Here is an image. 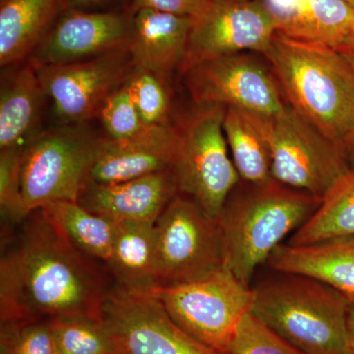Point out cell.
<instances>
[{
	"label": "cell",
	"mask_w": 354,
	"mask_h": 354,
	"mask_svg": "<svg viewBox=\"0 0 354 354\" xmlns=\"http://www.w3.org/2000/svg\"><path fill=\"white\" fill-rule=\"evenodd\" d=\"M0 261V320H101L108 292L95 260L81 252L44 209L22 221Z\"/></svg>",
	"instance_id": "6da1fadb"
},
{
	"label": "cell",
	"mask_w": 354,
	"mask_h": 354,
	"mask_svg": "<svg viewBox=\"0 0 354 354\" xmlns=\"http://www.w3.org/2000/svg\"><path fill=\"white\" fill-rule=\"evenodd\" d=\"M264 57L291 108L342 149L354 123L353 65L335 48L277 32Z\"/></svg>",
	"instance_id": "7a4b0ae2"
},
{
	"label": "cell",
	"mask_w": 354,
	"mask_h": 354,
	"mask_svg": "<svg viewBox=\"0 0 354 354\" xmlns=\"http://www.w3.org/2000/svg\"><path fill=\"white\" fill-rule=\"evenodd\" d=\"M243 183L232 191L216 221L225 267L250 286L256 269L313 216L322 199L274 179Z\"/></svg>",
	"instance_id": "3957f363"
},
{
	"label": "cell",
	"mask_w": 354,
	"mask_h": 354,
	"mask_svg": "<svg viewBox=\"0 0 354 354\" xmlns=\"http://www.w3.org/2000/svg\"><path fill=\"white\" fill-rule=\"evenodd\" d=\"M252 290L251 311L301 353L353 354L348 295L319 279L285 272Z\"/></svg>",
	"instance_id": "277c9868"
},
{
	"label": "cell",
	"mask_w": 354,
	"mask_h": 354,
	"mask_svg": "<svg viewBox=\"0 0 354 354\" xmlns=\"http://www.w3.org/2000/svg\"><path fill=\"white\" fill-rule=\"evenodd\" d=\"M225 109L221 104L197 106L176 127L178 141L171 171L177 190L213 218L241 181L223 132Z\"/></svg>",
	"instance_id": "5b68a950"
},
{
	"label": "cell",
	"mask_w": 354,
	"mask_h": 354,
	"mask_svg": "<svg viewBox=\"0 0 354 354\" xmlns=\"http://www.w3.org/2000/svg\"><path fill=\"white\" fill-rule=\"evenodd\" d=\"M253 114L269 145L272 176L278 183L323 199L351 171L342 147L290 104L272 115Z\"/></svg>",
	"instance_id": "8992f818"
},
{
	"label": "cell",
	"mask_w": 354,
	"mask_h": 354,
	"mask_svg": "<svg viewBox=\"0 0 354 354\" xmlns=\"http://www.w3.org/2000/svg\"><path fill=\"white\" fill-rule=\"evenodd\" d=\"M83 125L39 132L26 145L22 194L27 216L50 203L78 201L90 181L101 139Z\"/></svg>",
	"instance_id": "52a82bcc"
},
{
	"label": "cell",
	"mask_w": 354,
	"mask_h": 354,
	"mask_svg": "<svg viewBox=\"0 0 354 354\" xmlns=\"http://www.w3.org/2000/svg\"><path fill=\"white\" fill-rule=\"evenodd\" d=\"M157 288L192 283L225 267L216 218L177 194L155 223Z\"/></svg>",
	"instance_id": "ba28073f"
},
{
	"label": "cell",
	"mask_w": 354,
	"mask_h": 354,
	"mask_svg": "<svg viewBox=\"0 0 354 354\" xmlns=\"http://www.w3.org/2000/svg\"><path fill=\"white\" fill-rule=\"evenodd\" d=\"M153 293L191 337L225 354L253 302L250 286L225 266L199 281L158 288Z\"/></svg>",
	"instance_id": "9c48e42d"
},
{
	"label": "cell",
	"mask_w": 354,
	"mask_h": 354,
	"mask_svg": "<svg viewBox=\"0 0 354 354\" xmlns=\"http://www.w3.org/2000/svg\"><path fill=\"white\" fill-rule=\"evenodd\" d=\"M101 321L116 354H225L191 337L153 293L109 288Z\"/></svg>",
	"instance_id": "30bf717a"
},
{
	"label": "cell",
	"mask_w": 354,
	"mask_h": 354,
	"mask_svg": "<svg viewBox=\"0 0 354 354\" xmlns=\"http://www.w3.org/2000/svg\"><path fill=\"white\" fill-rule=\"evenodd\" d=\"M183 74L196 106L221 104L272 115L288 104L271 66L248 53L205 60Z\"/></svg>",
	"instance_id": "8fae6325"
},
{
	"label": "cell",
	"mask_w": 354,
	"mask_h": 354,
	"mask_svg": "<svg viewBox=\"0 0 354 354\" xmlns=\"http://www.w3.org/2000/svg\"><path fill=\"white\" fill-rule=\"evenodd\" d=\"M276 26L264 0H208L192 18L181 72L193 65L241 53L264 55Z\"/></svg>",
	"instance_id": "7c38bea8"
},
{
	"label": "cell",
	"mask_w": 354,
	"mask_h": 354,
	"mask_svg": "<svg viewBox=\"0 0 354 354\" xmlns=\"http://www.w3.org/2000/svg\"><path fill=\"white\" fill-rule=\"evenodd\" d=\"M34 67L60 122L82 125L99 114L135 66L127 48L70 64Z\"/></svg>",
	"instance_id": "4fadbf2b"
},
{
	"label": "cell",
	"mask_w": 354,
	"mask_h": 354,
	"mask_svg": "<svg viewBox=\"0 0 354 354\" xmlns=\"http://www.w3.org/2000/svg\"><path fill=\"white\" fill-rule=\"evenodd\" d=\"M129 11L67 8L51 26L28 62L34 66L70 64L127 50L131 38Z\"/></svg>",
	"instance_id": "5bb4252c"
},
{
	"label": "cell",
	"mask_w": 354,
	"mask_h": 354,
	"mask_svg": "<svg viewBox=\"0 0 354 354\" xmlns=\"http://www.w3.org/2000/svg\"><path fill=\"white\" fill-rule=\"evenodd\" d=\"M177 131L167 124L146 125L127 139H100L90 181L118 183L169 171L176 158Z\"/></svg>",
	"instance_id": "9a60e30c"
},
{
	"label": "cell",
	"mask_w": 354,
	"mask_h": 354,
	"mask_svg": "<svg viewBox=\"0 0 354 354\" xmlns=\"http://www.w3.org/2000/svg\"><path fill=\"white\" fill-rule=\"evenodd\" d=\"M177 194L169 169L123 183L88 181L77 202L114 223H156Z\"/></svg>",
	"instance_id": "2e32d148"
},
{
	"label": "cell",
	"mask_w": 354,
	"mask_h": 354,
	"mask_svg": "<svg viewBox=\"0 0 354 354\" xmlns=\"http://www.w3.org/2000/svg\"><path fill=\"white\" fill-rule=\"evenodd\" d=\"M132 15L128 50L134 66L167 80L183 64L192 17L152 9H141Z\"/></svg>",
	"instance_id": "e0dca14e"
},
{
	"label": "cell",
	"mask_w": 354,
	"mask_h": 354,
	"mask_svg": "<svg viewBox=\"0 0 354 354\" xmlns=\"http://www.w3.org/2000/svg\"><path fill=\"white\" fill-rule=\"evenodd\" d=\"M276 32L297 41L337 48L354 25V7L344 0H264Z\"/></svg>",
	"instance_id": "ac0fdd59"
},
{
	"label": "cell",
	"mask_w": 354,
	"mask_h": 354,
	"mask_svg": "<svg viewBox=\"0 0 354 354\" xmlns=\"http://www.w3.org/2000/svg\"><path fill=\"white\" fill-rule=\"evenodd\" d=\"M48 97L31 62L2 75L0 88V150L26 147L39 134Z\"/></svg>",
	"instance_id": "d6986e66"
},
{
	"label": "cell",
	"mask_w": 354,
	"mask_h": 354,
	"mask_svg": "<svg viewBox=\"0 0 354 354\" xmlns=\"http://www.w3.org/2000/svg\"><path fill=\"white\" fill-rule=\"evenodd\" d=\"M68 8V0H1L0 65L29 59L39 41Z\"/></svg>",
	"instance_id": "ffe728a7"
},
{
	"label": "cell",
	"mask_w": 354,
	"mask_h": 354,
	"mask_svg": "<svg viewBox=\"0 0 354 354\" xmlns=\"http://www.w3.org/2000/svg\"><path fill=\"white\" fill-rule=\"evenodd\" d=\"M268 262L276 272L311 277L354 297V239L306 246L281 244Z\"/></svg>",
	"instance_id": "44dd1931"
},
{
	"label": "cell",
	"mask_w": 354,
	"mask_h": 354,
	"mask_svg": "<svg viewBox=\"0 0 354 354\" xmlns=\"http://www.w3.org/2000/svg\"><path fill=\"white\" fill-rule=\"evenodd\" d=\"M155 223H116L106 266L116 286L136 293H153L157 288Z\"/></svg>",
	"instance_id": "7402d4cb"
},
{
	"label": "cell",
	"mask_w": 354,
	"mask_h": 354,
	"mask_svg": "<svg viewBox=\"0 0 354 354\" xmlns=\"http://www.w3.org/2000/svg\"><path fill=\"white\" fill-rule=\"evenodd\" d=\"M223 127L241 180L252 184L274 180L269 145L254 114L230 106L225 109Z\"/></svg>",
	"instance_id": "603a6c76"
},
{
	"label": "cell",
	"mask_w": 354,
	"mask_h": 354,
	"mask_svg": "<svg viewBox=\"0 0 354 354\" xmlns=\"http://www.w3.org/2000/svg\"><path fill=\"white\" fill-rule=\"evenodd\" d=\"M337 239H354L353 169L335 183L313 216L291 235L288 244L313 245Z\"/></svg>",
	"instance_id": "cb8c5ba5"
},
{
	"label": "cell",
	"mask_w": 354,
	"mask_h": 354,
	"mask_svg": "<svg viewBox=\"0 0 354 354\" xmlns=\"http://www.w3.org/2000/svg\"><path fill=\"white\" fill-rule=\"evenodd\" d=\"M41 209L81 252L91 259L108 264L113 251L116 223L88 211L78 202L50 203Z\"/></svg>",
	"instance_id": "d4e9b609"
},
{
	"label": "cell",
	"mask_w": 354,
	"mask_h": 354,
	"mask_svg": "<svg viewBox=\"0 0 354 354\" xmlns=\"http://www.w3.org/2000/svg\"><path fill=\"white\" fill-rule=\"evenodd\" d=\"M50 325L57 354H116L101 320L64 317Z\"/></svg>",
	"instance_id": "484cf974"
},
{
	"label": "cell",
	"mask_w": 354,
	"mask_h": 354,
	"mask_svg": "<svg viewBox=\"0 0 354 354\" xmlns=\"http://www.w3.org/2000/svg\"><path fill=\"white\" fill-rule=\"evenodd\" d=\"M227 354L304 353L250 310L239 321Z\"/></svg>",
	"instance_id": "4316f807"
},
{
	"label": "cell",
	"mask_w": 354,
	"mask_h": 354,
	"mask_svg": "<svg viewBox=\"0 0 354 354\" xmlns=\"http://www.w3.org/2000/svg\"><path fill=\"white\" fill-rule=\"evenodd\" d=\"M164 79L134 67L125 82L132 101L145 125L169 122V95Z\"/></svg>",
	"instance_id": "83f0119b"
},
{
	"label": "cell",
	"mask_w": 354,
	"mask_h": 354,
	"mask_svg": "<svg viewBox=\"0 0 354 354\" xmlns=\"http://www.w3.org/2000/svg\"><path fill=\"white\" fill-rule=\"evenodd\" d=\"M0 354H57L50 320L1 323Z\"/></svg>",
	"instance_id": "f1b7e54d"
},
{
	"label": "cell",
	"mask_w": 354,
	"mask_h": 354,
	"mask_svg": "<svg viewBox=\"0 0 354 354\" xmlns=\"http://www.w3.org/2000/svg\"><path fill=\"white\" fill-rule=\"evenodd\" d=\"M25 147L0 150V209L4 220L21 223L27 218L22 194Z\"/></svg>",
	"instance_id": "f546056e"
},
{
	"label": "cell",
	"mask_w": 354,
	"mask_h": 354,
	"mask_svg": "<svg viewBox=\"0 0 354 354\" xmlns=\"http://www.w3.org/2000/svg\"><path fill=\"white\" fill-rule=\"evenodd\" d=\"M97 115L109 138L114 140L129 138L146 127L125 84L109 95Z\"/></svg>",
	"instance_id": "4dcf8cb0"
},
{
	"label": "cell",
	"mask_w": 354,
	"mask_h": 354,
	"mask_svg": "<svg viewBox=\"0 0 354 354\" xmlns=\"http://www.w3.org/2000/svg\"><path fill=\"white\" fill-rule=\"evenodd\" d=\"M208 0H131L129 11L133 14L141 9L195 17Z\"/></svg>",
	"instance_id": "1f68e13d"
},
{
	"label": "cell",
	"mask_w": 354,
	"mask_h": 354,
	"mask_svg": "<svg viewBox=\"0 0 354 354\" xmlns=\"http://www.w3.org/2000/svg\"><path fill=\"white\" fill-rule=\"evenodd\" d=\"M122 0H68V8L85 11H106V7Z\"/></svg>",
	"instance_id": "d6a6232c"
},
{
	"label": "cell",
	"mask_w": 354,
	"mask_h": 354,
	"mask_svg": "<svg viewBox=\"0 0 354 354\" xmlns=\"http://www.w3.org/2000/svg\"><path fill=\"white\" fill-rule=\"evenodd\" d=\"M337 50L354 66V25L348 36L337 48Z\"/></svg>",
	"instance_id": "836d02e7"
},
{
	"label": "cell",
	"mask_w": 354,
	"mask_h": 354,
	"mask_svg": "<svg viewBox=\"0 0 354 354\" xmlns=\"http://www.w3.org/2000/svg\"><path fill=\"white\" fill-rule=\"evenodd\" d=\"M342 150L348 160L349 167L354 171V123L348 136L342 144Z\"/></svg>",
	"instance_id": "e575fe53"
},
{
	"label": "cell",
	"mask_w": 354,
	"mask_h": 354,
	"mask_svg": "<svg viewBox=\"0 0 354 354\" xmlns=\"http://www.w3.org/2000/svg\"><path fill=\"white\" fill-rule=\"evenodd\" d=\"M348 328L351 353L354 354V297H351L349 301Z\"/></svg>",
	"instance_id": "d590c367"
},
{
	"label": "cell",
	"mask_w": 354,
	"mask_h": 354,
	"mask_svg": "<svg viewBox=\"0 0 354 354\" xmlns=\"http://www.w3.org/2000/svg\"><path fill=\"white\" fill-rule=\"evenodd\" d=\"M344 1L348 2V4L354 7V0H344Z\"/></svg>",
	"instance_id": "8d00e7d4"
}]
</instances>
